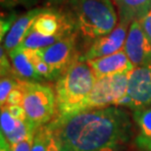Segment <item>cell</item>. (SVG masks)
I'll list each match as a JSON object with an SVG mask.
<instances>
[{"mask_svg": "<svg viewBox=\"0 0 151 151\" xmlns=\"http://www.w3.org/2000/svg\"><path fill=\"white\" fill-rule=\"evenodd\" d=\"M46 127L59 151H119L132 137L129 115L114 106L55 118Z\"/></svg>", "mask_w": 151, "mask_h": 151, "instance_id": "obj_1", "label": "cell"}, {"mask_svg": "<svg viewBox=\"0 0 151 151\" xmlns=\"http://www.w3.org/2000/svg\"><path fill=\"white\" fill-rule=\"evenodd\" d=\"M69 17L81 37L94 41L117 27L118 17L111 0H71Z\"/></svg>", "mask_w": 151, "mask_h": 151, "instance_id": "obj_2", "label": "cell"}, {"mask_svg": "<svg viewBox=\"0 0 151 151\" xmlns=\"http://www.w3.org/2000/svg\"><path fill=\"white\" fill-rule=\"evenodd\" d=\"M96 77L87 62L78 60L57 80L55 118L72 116L86 101L96 83Z\"/></svg>", "mask_w": 151, "mask_h": 151, "instance_id": "obj_3", "label": "cell"}, {"mask_svg": "<svg viewBox=\"0 0 151 151\" xmlns=\"http://www.w3.org/2000/svg\"><path fill=\"white\" fill-rule=\"evenodd\" d=\"M18 83L23 91V107L29 119L37 127L49 123L57 113L54 90L37 81L18 80Z\"/></svg>", "mask_w": 151, "mask_h": 151, "instance_id": "obj_4", "label": "cell"}, {"mask_svg": "<svg viewBox=\"0 0 151 151\" xmlns=\"http://www.w3.org/2000/svg\"><path fill=\"white\" fill-rule=\"evenodd\" d=\"M129 74H119L96 80L91 92L75 114L117 105L127 95ZM74 114V115H75Z\"/></svg>", "mask_w": 151, "mask_h": 151, "instance_id": "obj_5", "label": "cell"}, {"mask_svg": "<svg viewBox=\"0 0 151 151\" xmlns=\"http://www.w3.org/2000/svg\"><path fill=\"white\" fill-rule=\"evenodd\" d=\"M117 105L134 111L151 106V64L134 68L129 73L127 95Z\"/></svg>", "mask_w": 151, "mask_h": 151, "instance_id": "obj_6", "label": "cell"}, {"mask_svg": "<svg viewBox=\"0 0 151 151\" xmlns=\"http://www.w3.org/2000/svg\"><path fill=\"white\" fill-rule=\"evenodd\" d=\"M39 50L42 58L49 67L50 81L58 80L60 76L64 74L67 69L78 60L76 57L75 34Z\"/></svg>", "mask_w": 151, "mask_h": 151, "instance_id": "obj_7", "label": "cell"}, {"mask_svg": "<svg viewBox=\"0 0 151 151\" xmlns=\"http://www.w3.org/2000/svg\"><path fill=\"white\" fill-rule=\"evenodd\" d=\"M129 24L128 23L120 21L116 28L109 35L93 41L86 52L81 56L78 60L87 62L89 60L101 58L123 50L129 32Z\"/></svg>", "mask_w": 151, "mask_h": 151, "instance_id": "obj_8", "label": "cell"}, {"mask_svg": "<svg viewBox=\"0 0 151 151\" xmlns=\"http://www.w3.org/2000/svg\"><path fill=\"white\" fill-rule=\"evenodd\" d=\"M124 51L134 68L151 64V42L138 21H134L129 26Z\"/></svg>", "mask_w": 151, "mask_h": 151, "instance_id": "obj_9", "label": "cell"}, {"mask_svg": "<svg viewBox=\"0 0 151 151\" xmlns=\"http://www.w3.org/2000/svg\"><path fill=\"white\" fill-rule=\"evenodd\" d=\"M87 64L92 69L97 80L119 74H129L134 69L124 49L111 55L89 60Z\"/></svg>", "mask_w": 151, "mask_h": 151, "instance_id": "obj_10", "label": "cell"}, {"mask_svg": "<svg viewBox=\"0 0 151 151\" xmlns=\"http://www.w3.org/2000/svg\"><path fill=\"white\" fill-rule=\"evenodd\" d=\"M42 11L43 9H34L16 20V22L13 24L10 31L4 37L3 47L8 53L20 46L29 32V29H32L35 19Z\"/></svg>", "mask_w": 151, "mask_h": 151, "instance_id": "obj_11", "label": "cell"}, {"mask_svg": "<svg viewBox=\"0 0 151 151\" xmlns=\"http://www.w3.org/2000/svg\"><path fill=\"white\" fill-rule=\"evenodd\" d=\"M120 21L132 24L139 21L151 10V0H114Z\"/></svg>", "mask_w": 151, "mask_h": 151, "instance_id": "obj_12", "label": "cell"}, {"mask_svg": "<svg viewBox=\"0 0 151 151\" xmlns=\"http://www.w3.org/2000/svg\"><path fill=\"white\" fill-rule=\"evenodd\" d=\"M132 117L138 131L135 143L140 149L151 151V108L134 110Z\"/></svg>", "mask_w": 151, "mask_h": 151, "instance_id": "obj_13", "label": "cell"}, {"mask_svg": "<svg viewBox=\"0 0 151 151\" xmlns=\"http://www.w3.org/2000/svg\"><path fill=\"white\" fill-rule=\"evenodd\" d=\"M8 54L11 59L12 65H13L14 72L23 81H37L42 80V78L35 71L34 65L29 61L23 48L18 47Z\"/></svg>", "mask_w": 151, "mask_h": 151, "instance_id": "obj_14", "label": "cell"}, {"mask_svg": "<svg viewBox=\"0 0 151 151\" xmlns=\"http://www.w3.org/2000/svg\"><path fill=\"white\" fill-rule=\"evenodd\" d=\"M64 37H62V35L45 37V35L38 34V32L32 31V29H29L27 37L19 47L24 48V49H43V48H46L50 45L56 43L57 41H59L60 39Z\"/></svg>", "mask_w": 151, "mask_h": 151, "instance_id": "obj_15", "label": "cell"}, {"mask_svg": "<svg viewBox=\"0 0 151 151\" xmlns=\"http://www.w3.org/2000/svg\"><path fill=\"white\" fill-rule=\"evenodd\" d=\"M50 132L46 126H40L35 132L32 151H47Z\"/></svg>", "mask_w": 151, "mask_h": 151, "instance_id": "obj_16", "label": "cell"}, {"mask_svg": "<svg viewBox=\"0 0 151 151\" xmlns=\"http://www.w3.org/2000/svg\"><path fill=\"white\" fill-rule=\"evenodd\" d=\"M18 84V78H13L12 77H2L0 81V103L1 108L6 104L10 92L13 90Z\"/></svg>", "mask_w": 151, "mask_h": 151, "instance_id": "obj_17", "label": "cell"}, {"mask_svg": "<svg viewBox=\"0 0 151 151\" xmlns=\"http://www.w3.org/2000/svg\"><path fill=\"white\" fill-rule=\"evenodd\" d=\"M17 122L18 120L12 117V115L8 111L7 107L1 108V132L5 137L10 134L16 129Z\"/></svg>", "mask_w": 151, "mask_h": 151, "instance_id": "obj_18", "label": "cell"}, {"mask_svg": "<svg viewBox=\"0 0 151 151\" xmlns=\"http://www.w3.org/2000/svg\"><path fill=\"white\" fill-rule=\"evenodd\" d=\"M23 99H24L23 91H22V89L20 88L19 83H18L17 86L15 87V88L10 92V94H9L7 100H6L5 106H11V105H23Z\"/></svg>", "mask_w": 151, "mask_h": 151, "instance_id": "obj_19", "label": "cell"}, {"mask_svg": "<svg viewBox=\"0 0 151 151\" xmlns=\"http://www.w3.org/2000/svg\"><path fill=\"white\" fill-rule=\"evenodd\" d=\"M34 137H35V134H29L27 138H25L24 140L20 141V142H18L16 144H13V145H11L12 151H32Z\"/></svg>", "mask_w": 151, "mask_h": 151, "instance_id": "obj_20", "label": "cell"}, {"mask_svg": "<svg viewBox=\"0 0 151 151\" xmlns=\"http://www.w3.org/2000/svg\"><path fill=\"white\" fill-rule=\"evenodd\" d=\"M7 107L8 111L12 115V117L15 118L16 120H21L24 121L28 119L27 113L25 109H24L23 105H11V106H5Z\"/></svg>", "mask_w": 151, "mask_h": 151, "instance_id": "obj_21", "label": "cell"}, {"mask_svg": "<svg viewBox=\"0 0 151 151\" xmlns=\"http://www.w3.org/2000/svg\"><path fill=\"white\" fill-rule=\"evenodd\" d=\"M4 47L1 46V50H0V60H1V78L2 77H8L9 74L12 73V66L9 63L7 57L5 55Z\"/></svg>", "mask_w": 151, "mask_h": 151, "instance_id": "obj_22", "label": "cell"}, {"mask_svg": "<svg viewBox=\"0 0 151 151\" xmlns=\"http://www.w3.org/2000/svg\"><path fill=\"white\" fill-rule=\"evenodd\" d=\"M138 22H139L144 34L146 35V37H148L151 42V10L143 18H141Z\"/></svg>", "mask_w": 151, "mask_h": 151, "instance_id": "obj_23", "label": "cell"}, {"mask_svg": "<svg viewBox=\"0 0 151 151\" xmlns=\"http://www.w3.org/2000/svg\"><path fill=\"white\" fill-rule=\"evenodd\" d=\"M0 151H12L11 144L8 142L7 138L5 137V135L2 132L0 135Z\"/></svg>", "mask_w": 151, "mask_h": 151, "instance_id": "obj_24", "label": "cell"}, {"mask_svg": "<svg viewBox=\"0 0 151 151\" xmlns=\"http://www.w3.org/2000/svg\"><path fill=\"white\" fill-rule=\"evenodd\" d=\"M47 151H59L58 146H57V143L54 137L51 135L49 137V141H48V147H47Z\"/></svg>", "mask_w": 151, "mask_h": 151, "instance_id": "obj_25", "label": "cell"}, {"mask_svg": "<svg viewBox=\"0 0 151 151\" xmlns=\"http://www.w3.org/2000/svg\"><path fill=\"white\" fill-rule=\"evenodd\" d=\"M47 1L52 5H63V4H68L71 0H47Z\"/></svg>", "mask_w": 151, "mask_h": 151, "instance_id": "obj_26", "label": "cell"}]
</instances>
